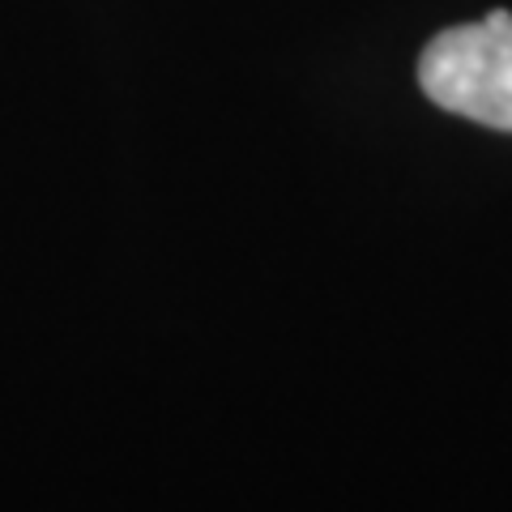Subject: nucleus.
Segmentation results:
<instances>
[{
	"label": "nucleus",
	"mask_w": 512,
	"mask_h": 512,
	"mask_svg": "<svg viewBox=\"0 0 512 512\" xmlns=\"http://www.w3.org/2000/svg\"><path fill=\"white\" fill-rule=\"evenodd\" d=\"M419 86L453 116L512 133V13L440 30L419 56Z\"/></svg>",
	"instance_id": "nucleus-1"
}]
</instances>
